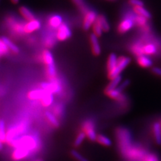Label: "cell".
Masks as SVG:
<instances>
[{
    "label": "cell",
    "mask_w": 161,
    "mask_h": 161,
    "mask_svg": "<svg viewBox=\"0 0 161 161\" xmlns=\"http://www.w3.org/2000/svg\"><path fill=\"white\" fill-rule=\"evenodd\" d=\"M41 27V23L38 19H34L28 21L24 28V32L26 33H32L36 30H38Z\"/></svg>",
    "instance_id": "obj_9"
},
{
    "label": "cell",
    "mask_w": 161,
    "mask_h": 161,
    "mask_svg": "<svg viewBox=\"0 0 161 161\" xmlns=\"http://www.w3.org/2000/svg\"><path fill=\"white\" fill-rule=\"evenodd\" d=\"M49 23L52 27L54 28H57L63 24V19H62V18L60 16L55 15V16L50 18L49 20Z\"/></svg>",
    "instance_id": "obj_26"
},
{
    "label": "cell",
    "mask_w": 161,
    "mask_h": 161,
    "mask_svg": "<svg viewBox=\"0 0 161 161\" xmlns=\"http://www.w3.org/2000/svg\"><path fill=\"white\" fill-rule=\"evenodd\" d=\"M12 2L14 3H18L19 2V0H12Z\"/></svg>",
    "instance_id": "obj_41"
},
{
    "label": "cell",
    "mask_w": 161,
    "mask_h": 161,
    "mask_svg": "<svg viewBox=\"0 0 161 161\" xmlns=\"http://www.w3.org/2000/svg\"><path fill=\"white\" fill-rule=\"evenodd\" d=\"M46 91L44 89H36L33 90L28 93V97L31 99H41Z\"/></svg>",
    "instance_id": "obj_21"
},
{
    "label": "cell",
    "mask_w": 161,
    "mask_h": 161,
    "mask_svg": "<svg viewBox=\"0 0 161 161\" xmlns=\"http://www.w3.org/2000/svg\"><path fill=\"white\" fill-rule=\"evenodd\" d=\"M134 12L136 13L138 16H143L145 18L150 19L152 16H151V14L148 11L147 9H145L143 6H138V7H134Z\"/></svg>",
    "instance_id": "obj_22"
},
{
    "label": "cell",
    "mask_w": 161,
    "mask_h": 161,
    "mask_svg": "<svg viewBox=\"0 0 161 161\" xmlns=\"http://www.w3.org/2000/svg\"><path fill=\"white\" fill-rule=\"evenodd\" d=\"M85 137H86V134H85L83 132V131H82V132H80L77 135V136L76 139H75V140L74 145L75 146V147H79V146L83 143V142L84 141Z\"/></svg>",
    "instance_id": "obj_31"
},
{
    "label": "cell",
    "mask_w": 161,
    "mask_h": 161,
    "mask_svg": "<svg viewBox=\"0 0 161 161\" xmlns=\"http://www.w3.org/2000/svg\"><path fill=\"white\" fill-rule=\"evenodd\" d=\"M131 62V58L128 57H119L118 58L116 67L112 71L108 73V77L109 79H112L114 77L118 76L123 70L128 67Z\"/></svg>",
    "instance_id": "obj_2"
},
{
    "label": "cell",
    "mask_w": 161,
    "mask_h": 161,
    "mask_svg": "<svg viewBox=\"0 0 161 161\" xmlns=\"http://www.w3.org/2000/svg\"><path fill=\"white\" fill-rule=\"evenodd\" d=\"M42 89L50 93H57L60 92L61 87L57 81H51L48 83H42L41 84Z\"/></svg>",
    "instance_id": "obj_7"
},
{
    "label": "cell",
    "mask_w": 161,
    "mask_h": 161,
    "mask_svg": "<svg viewBox=\"0 0 161 161\" xmlns=\"http://www.w3.org/2000/svg\"><path fill=\"white\" fill-rule=\"evenodd\" d=\"M47 71H48V74L49 75V77L53 79L55 77V75H56V73H57L55 64H53L48 65V66H47Z\"/></svg>",
    "instance_id": "obj_33"
},
{
    "label": "cell",
    "mask_w": 161,
    "mask_h": 161,
    "mask_svg": "<svg viewBox=\"0 0 161 161\" xmlns=\"http://www.w3.org/2000/svg\"><path fill=\"white\" fill-rule=\"evenodd\" d=\"M70 154H71L73 157L77 161H89L87 158H85L83 155H81L79 152H77V150H71Z\"/></svg>",
    "instance_id": "obj_32"
},
{
    "label": "cell",
    "mask_w": 161,
    "mask_h": 161,
    "mask_svg": "<svg viewBox=\"0 0 161 161\" xmlns=\"http://www.w3.org/2000/svg\"><path fill=\"white\" fill-rule=\"evenodd\" d=\"M30 153L31 152L28 150L22 148H18L14 151L12 154V158L14 160H20L27 157Z\"/></svg>",
    "instance_id": "obj_11"
},
{
    "label": "cell",
    "mask_w": 161,
    "mask_h": 161,
    "mask_svg": "<svg viewBox=\"0 0 161 161\" xmlns=\"http://www.w3.org/2000/svg\"><path fill=\"white\" fill-rule=\"evenodd\" d=\"M129 3L132 5L134 7H138V6H143L144 2L142 0H129Z\"/></svg>",
    "instance_id": "obj_37"
},
{
    "label": "cell",
    "mask_w": 161,
    "mask_h": 161,
    "mask_svg": "<svg viewBox=\"0 0 161 161\" xmlns=\"http://www.w3.org/2000/svg\"><path fill=\"white\" fill-rule=\"evenodd\" d=\"M13 147L22 148L28 150L30 152L36 150L38 145V140L36 136H24L22 137L18 138L11 143Z\"/></svg>",
    "instance_id": "obj_1"
},
{
    "label": "cell",
    "mask_w": 161,
    "mask_h": 161,
    "mask_svg": "<svg viewBox=\"0 0 161 161\" xmlns=\"http://www.w3.org/2000/svg\"><path fill=\"white\" fill-rule=\"evenodd\" d=\"M43 60L44 63L46 64L47 66L54 64L53 54L50 50H46L43 52Z\"/></svg>",
    "instance_id": "obj_23"
},
{
    "label": "cell",
    "mask_w": 161,
    "mask_h": 161,
    "mask_svg": "<svg viewBox=\"0 0 161 161\" xmlns=\"http://www.w3.org/2000/svg\"><path fill=\"white\" fill-rule=\"evenodd\" d=\"M105 92L109 97L114 99L115 100L123 101L124 99V95L117 88L114 89H112V90H109V91H107V92Z\"/></svg>",
    "instance_id": "obj_15"
},
{
    "label": "cell",
    "mask_w": 161,
    "mask_h": 161,
    "mask_svg": "<svg viewBox=\"0 0 161 161\" xmlns=\"http://www.w3.org/2000/svg\"><path fill=\"white\" fill-rule=\"evenodd\" d=\"M93 34L95 35V36L99 37L102 36V32H103V30L102 27H101L99 23L98 22L97 19L96 18L95 19V22L93 24Z\"/></svg>",
    "instance_id": "obj_28"
},
{
    "label": "cell",
    "mask_w": 161,
    "mask_h": 161,
    "mask_svg": "<svg viewBox=\"0 0 161 161\" xmlns=\"http://www.w3.org/2000/svg\"><path fill=\"white\" fill-rule=\"evenodd\" d=\"M37 161H41V160H37Z\"/></svg>",
    "instance_id": "obj_42"
},
{
    "label": "cell",
    "mask_w": 161,
    "mask_h": 161,
    "mask_svg": "<svg viewBox=\"0 0 161 161\" xmlns=\"http://www.w3.org/2000/svg\"><path fill=\"white\" fill-rule=\"evenodd\" d=\"M122 77L120 75H118V76H117V77H114V79H111V81L108 85L106 88H105V92H107V91H109V90L116 89L119 86L120 83L122 82Z\"/></svg>",
    "instance_id": "obj_17"
},
{
    "label": "cell",
    "mask_w": 161,
    "mask_h": 161,
    "mask_svg": "<svg viewBox=\"0 0 161 161\" xmlns=\"http://www.w3.org/2000/svg\"><path fill=\"white\" fill-rule=\"evenodd\" d=\"M72 32L71 30L68 27L67 24H62L58 28V31L57 34V38L60 41H64L69 38L71 37Z\"/></svg>",
    "instance_id": "obj_5"
},
{
    "label": "cell",
    "mask_w": 161,
    "mask_h": 161,
    "mask_svg": "<svg viewBox=\"0 0 161 161\" xmlns=\"http://www.w3.org/2000/svg\"><path fill=\"white\" fill-rule=\"evenodd\" d=\"M147 21V19L145 18L143 16H138L136 18V22L137 23L138 25L139 26H144V24H146Z\"/></svg>",
    "instance_id": "obj_35"
},
{
    "label": "cell",
    "mask_w": 161,
    "mask_h": 161,
    "mask_svg": "<svg viewBox=\"0 0 161 161\" xmlns=\"http://www.w3.org/2000/svg\"><path fill=\"white\" fill-rule=\"evenodd\" d=\"M137 63L140 67L144 68H149L153 66V62L147 55H140L137 58Z\"/></svg>",
    "instance_id": "obj_12"
},
{
    "label": "cell",
    "mask_w": 161,
    "mask_h": 161,
    "mask_svg": "<svg viewBox=\"0 0 161 161\" xmlns=\"http://www.w3.org/2000/svg\"><path fill=\"white\" fill-rule=\"evenodd\" d=\"M19 11L20 14L26 19L28 21H30L35 19V16L34 13L26 6H22L19 8Z\"/></svg>",
    "instance_id": "obj_13"
},
{
    "label": "cell",
    "mask_w": 161,
    "mask_h": 161,
    "mask_svg": "<svg viewBox=\"0 0 161 161\" xmlns=\"http://www.w3.org/2000/svg\"><path fill=\"white\" fill-rule=\"evenodd\" d=\"M129 85H130V80H125L124 82L120 83V84L119 85V86L117 87V89L119 91H120L121 92H122V91L126 88Z\"/></svg>",
    "instance_id": "obj_38"
},
{
    "label": "cell",
    "mask_w": 161,
    "mask_h": 161,
    "mask_svg": "<svg viewBox=\"0 0 161 161\" xmlns=\"http://www.w3.org/2000/svg\"><path fill=\"white\" fill-rule=\"evenodd\" d=\"M144 161H159L158 157L154 154H149L145 156Z\"/></svg>",
    "instance_id": "obj_36"
},
{
    "label": "cell",
    "mask_w": 161,
    "mask_h": 161,
    "mask_svg": "<svg viewBox=\"0 0 161 161\" xmlns=\"http://www.w3.org/2000/svg\"><path fill=\"white\" fill-rule=\"evenodd\" d=\"M97 19L102 28L103 32H108L110 29V26L106 17L104 15H99L97 17Z\"/></svg>",
    "instance_id": "obj_18"
},
{
    "label": "cell",
    "mask_w": 161,
    "mask_h": 161,
    "mask_svg": "<svg viewBox=\"0 0 161 161\" xmlns=\"http://www.w3.org/2000/svg\"><path fill=\"white\" fill-rule=\"evenodd\" d=\"M54 101V97L53 93H50L49 92H46L43 95V97L41 99L42 104L44 107H48L51 105Z\"/></svg>",
    "instance_id": "obj_20"
},
{
    "label": "cell",
    "mask_w": 161,
    "mask_h": 161,
    "mask_svg": "<svg viewBox=\"0 0 161 161\" xmlns=\"http://www.w3.org/2000/svg\"><path fill=\"white\" fill-rule=\"evenodd\" d=\"M96 141L100 144L105 146V147H110L112 144V140H110V138L102 134H99L97 136Z\"/></svg>",
    "instance_id": "obj_25"
},
{
    "label": "cell",
    "mask_w": 161,
    "mask_h": 161,
    "mask_svg": "<svg viewBox=\"0 0 161 161\" xmlns=\"http://www.w3.org/2000/svg\"><path fill=\"white\" fill-rule=\"evenodd\" d=\"M26 130V124H19L16 125L12 129H10L8 133H6V141L12 143L14 140L19 138V136L24 133Z\"/></svg>",
    "instance_id": "obj_3"
},
{
    "label": "cell",
    "mask_w": 161,
    "mask_h": 161,
    "mask_svg": "<svg viewBox=\"0 0 161 161\" xmlns=\"http://www.w3.org/2000/svg\"><path fill=\"white\" fill-rule=\"evenodd\" d=\"M90 42L91 46H92V52L95 56H99L102 53V49L99 44V42L98 40V37L95 36L93 33L90 35Z\"/></svg>",
    "instance_id": "obj_8"
},
{
    "label": "cell",
    "mask_w": 161,
    "mask_h": 161,
    "mask_svg": "<svg viewBox=\"0 0 161 161\" xmlns=\"http://www.w3.org/2000/svg\"><path fill=\"white\" fill-rule=\"evenodd\" d=\"M2 148H3V144H2V142L0 141V150H2Z\"/></svg>",
    "instance_id": "obj_40"
},
{
    "label": "cell",
    "mask_w": 161,
    "mask_h": 161,
    "mask_svg": "<svg viewBox=\"0 0 161 161\" xmlns=\"http://www.w3.org/2000/svg\"><path fill=\"white\" fill-rule=\"evenodd\" d=\"M133 25H134V22L132 19L130 18L124 19L119 24L118 28V31L120 34H124V33L127 32L133 27Z\"/></svg>",
    "instance_id": "obj_10"
},
{
    "label": "cell",
    "mask_w": 161,
    "mask_h": 161,
    "mask_svg": "<svg viewBox=\"0 0 161 161\" xmlns=\"http://www.w3.org/2000/svg\"><path fill=\"white\" fill-rule=\"evenodd\" d=\"M153 134L157 144H161V125L160 122H155L153 125Z\"/></svg>",
    "instance_id": "obj_16"
},
{
    "label": "cell",
    "mask_w": 161,
    "mask_h": 161,
    "mask_svg": "<svg viewBox=\"0 0 161 161\" xmlns=\"http://www.w3.org/2000/svg\"><path fill=\"white\" fill-rule=\"evenodd\" d=\"M6 140V132L5 122L3 120L0 119V141L3 142Z\"/></svg>",
    "instance_id": "obj_29"
},
{
    "label": "cell",
    "mask_w": 161,
    "mask_h": 161,
    "mask_svg": "<svg viewBox=\"0 0 161 161\" xmlns=\"http://www.w3.org/2000/svg\"><path fill=\"white\" fill-rule=\"evenodd\" d=\"M83 132L86 134V136L92 141H96L97 134L95 130L93 123L91 120H87L83 125Z\"/></svg>",
    "instance_id": "obj_4"
},
{
    "label": "cell",
    "mask_w": 161,
    "mask_h": 161,
    "mask_svg": "<svg viewBox=\"0 0 161 161\" xmlns=\"http://www.w3.org/2000/svg\"><path fill=\"white\" fill-rule=\"evenodd\" d=\"M46 117L49 121V122L54 127H58L59 126V122L58 121L57 118L54 116V115L50 112L46 113Z\"/></svg>",
    "instance_id": "obj_30"
},
{
    "label": "cell",
    "mask_w": 161,
    "mask_h": 161,
    "mask_svg": "<svg viewBox=\"0 0 161 161\" xmlns=\"http://www.w3.org/2000/svg\"><path fill=\"white\" fill-rule=\"evenodd\" d=\"M97 17V14L94 11H88L85 14L83 24V30H86V31L89 30L95 22Z\"/></svg>",
    "instance_id": "obj_6"
},
{
    "label": "cell",
    "mask_w": 161,
    "mask_h": 161,
    "mask_svg": "<svg viewBox=\"0 0 161 161\" xmlns=\"http://www.w3.org/2000/svg\"><path fill=\"white\" fill-rule=\"evenodd\" d=\"M157 52L156 47L153 44H148L142 47V53L145 55H153Z\"/></svg>",
    "instance_id": "obj_24"
},
{
    "label": "cell",
    "mask_w": 161,
    "mask_h": 161,
    "mask_svg": "<svg viewBox=\"0 0 161 161\" xmlns=\"http://www.w3.org/2000/svg\"><path fill=\"white\" fill-rule=\"evenodd\" d=\"M2 40H3V43H4L5 44H6V46L7 47V48H8L9 50H12V51L13 53L17 54V53H18L19 52V48H18L14 43H13V42L11 41V40H10L8 38L3 36V37L2 38Z\"/></svg>",
    "instance_id": "obj_19"
},
{
    "label": "cell",
    "mask_w": 161,
    "mask_h": 161,
    "mask_svg": "<svg viewBox=\"0 0 161 161\" xmlns=\"http://www.w3.org/2000/svg\"><path fill=\"white\" fill-rule=\"evenodd\" d=\"M118 61V57L115 53H111L108 59V63H107V69L108 70V73L112 71V70L115 69L116 67Z\"/></svg>",
    "instance_id": "obj_14"
},
{
    "label": "cell",
    "mask_w": 161,
    "mask_h": 161,
    "mask_svg": "<svg viewBox=\"0 0 161 161\" xmlns=\"http://www.w3.org/2000/svg\"><path fill=\"white\" fill-rule=\"evenodd\" d=\"M8 51L9 49L7 48L6 44L3 43L2 38H0V56L6 54L8 53Z\"/></svg>",
    "instance_id": "obj_34"
},
{
    "label": "cell",
    "mask_w": 161,
    "mask_h": 161,
    "mask_svg": "<svg viewBox=\"0 0 161 161\" xmlns=\"http://www.w3.org/2000/svg\"><path fill=\"white\" fill-rule=\"evenodd\" d=\"M160 125H161V124H160Z\"/></svg>",
    "instance_id": "obj_44"
},
{
    "label": "cell",
    "mask_w": 161,
    "mask_h": 161,
    "mask_svg": "<svg viewBox=\"0 0 161 161\" xmlns=\"http://www.w3.org/2000/svg\"><path fill=\"white\" fill-rule=\"evenodd\" d=\"M72 2L83 14H85L88 11H89L84 0H72Z\"/></svg>",
    "instance_id": "obj_27"
},
{
    "label": "cell",
    "mask_w": 161,
    "mask_h": 161,
    "mask_svg": "<svg viewBox=\"0 0 161 161\" xmlns=\"http://www.w3.org/2000/svg\"><path fill=\"white\" fill-rule=\"evenodd\" d=\"M151 70H152V72L154 75H158V76L161 77V68L155 67H153Z\"/></svg>",
    "instance_id": "obj_39"
},
{
    "label": "cell",
    "mask_w": 161,
    "mask_h": 161,
    "mask_svg": "<svg viewBox=\"0 0 161 161\" xmlns=\"http://www.w3.org/2000/svg\"><path fill=\"white\" fill-rule=\"evenodd\" d=\"M112 1H113V0H112Z\"/></svg>",
    "instance_id": "obj_43"
}]
</instances>
